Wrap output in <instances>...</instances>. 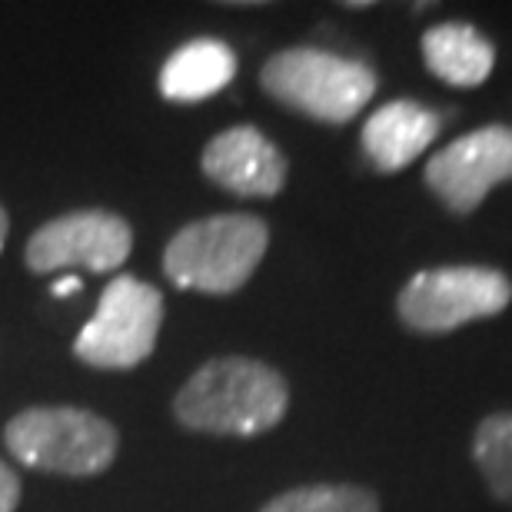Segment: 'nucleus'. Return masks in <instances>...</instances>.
Masks as SVG:
<instances>
[{
	"mask_svg": "<svg viewBox=\"0 0 512 512\" xmlns=\"http://www.w3.org/2000/svg\"><path fill=\"white\" fill-rule=\"evenodd\" d=\"M270 247V227L253 213H217L187 223L163 250V270L180 290L233 293Z\"/></svg>",
	"mask_w": 512,
	"mask_h": 512,
	"instance_id": "f03ea898",
	"label": "nucleus"
},
{
	"mask_svg": "<svg viewBox=\"0 0 512 512\" xmlns=\"http://www.w3.org/2000/svg\"><path fill=\"white\" fill-rule=\"evenodd\" d=\"M4 443L17 463L44 473L97 476L117 456V429L77 406L24 409L7 423Z\"/></svg>",
	"mask_w": 512,
	"mask_h": 512,
	"instance_id": "20e7f679",
	"label": "nucleus"
},
{
	"mask_svg": "<svg viewBox=\"0 0 512 512\" xmlns=\"http://www.w3.org/2000/svg\"><path fill=\"white\" fill-rule=\"evenodd\" d=\"M286 406V380L250 356L203 363L173 399V413L183 426L213 436H260L280 423Z\"/></svg>",
	"mask_w": 512,
	"mask_h": 512,
	"instance_id": "f257e3e1",
	"label": "nucleus"
},
{
	"mask_svg": "<svg viewBox=\"0 0 512 512\" xmlns=\"http://www.w3.org/2000/svg\"><path fill=\"white\" fill-rule=\"evenodd\" d=\"M160 323L163 296L157 286L117 276L100 296L94 320L77 333L74 353L100 370H133L157 350Z\"/></svg>",
	"mask_w": 512,
	"mask_h": 512,
	"instance_id": "423d86ee",
	"label": "nucleus"
},
{
	"mask_svg": "<svg viewBox=\"0 0 512 512\" xmlns=\"http://www.w3.org/2000/svg\"><path fill=\"white\" fill-rule=\"evenodd\" d=\"M133 230L110 210H74L44 223L27 243V266L34 273H54L84 266L90 273H110L130 256Z\"/></svg>",
	"mask_w": 512,
	"mask_h": 512,
	"instance_id": "6e6552de",
	"label": "nucleus"
},
{
	"mask_svg": "<svg viewBox=\"0 0 512 512\" xmlns=\"http://www.w3.org/2000/svg\"><path fill=\"white\" fill-rule=\"evenodd\" d=\"M20 503V483L10 469L0 463V512H14Z\"/></svg>",
	"mask_w": 512,
	"mask_h": 512,
	"instance_id": "2eb2a0df",
	"label": "nucleus"
},
{
	"mask_svg": "<svg viewBox=\"0 0 512 512\" xmlns=\"http://www.w3.org/2000/svg\"><path fill=\"white\" fill-rule=\"evenodd\" d=\"M260 512H380V499L363 486H300L270 499Z\"/></svg>",
	"mask_w": 512,
	"mask_h": 512,
	"instance_id": "4468645a",
	"label": "nucleus"
},
{
	"mask_svg": "<svg viewBox=\"0 0 512 512\" xmlns=\"http://www.w3.org/2000/svg\"><path fill=\"white\" fill-rule=\"evenodd\" d=\"M84 290V283L77 280V276H64V280H57L54 286H50V293L54 296H70V293H80Z\"/></svg>",
	"mask_w": 512,
	"mask_h": 512,
	"instance_id": "dca6fc26",
	"label": "nucleus"
},
{
	"mask_svg": "<svg viewBox=\"0 0 512 512\" xmlns=\"http://www.w3.org/2000/svg\"><path fill=\"white\" fill-rule=\"evenodd\" d=\"M237 77V54L217 37H197L180 50L160 70V94L173 104H197L220 94Z\"/></svg>",
	"mask_w": 512,
	"mask_h": 512,
	"instance_id": "9b49d317",
	"label": "nucleus"
},
{
	"mask_svg": "<svg viewBox=\"0 0 512 512\" xmlns=\"http://www.w3.org/2000/svg\"><path fill=\"white\" fill-rule=\"evenodd\" d=\"M509 303L512 283L506 273L489 266H436L416 273L399 290L396 313L409 330L443 336L503 313Z\"/></svg>",
	"mask_w": 512,
	"mask_h": 512,
	"instance_id": "39448f33",
	"label": "nucleus"
},
{
	"mask_svg": "<svg viewBox=\"0 0 512 512\" xmlns=\"http://www.w3.org/2000/svg\"><path fill=\"white\" fill-rule=\"evenodd\" d=\"M473 459L493 496L512 506V413H493L476 426Z\"/></svg>",
	"mask_w": 512,
	"mask_h": 512,
	"instance_id": "ddd939ff",
	"label": "nucleus"
},
{
	"mask_svg": "<svg viewBox=\"0 0 512 512\" xmlns=\"http://www.w3.org/2000/svg\"><path fill=\"white\" fill-rule=\"evenodd\" d=\"M260 84L273 100L323 124H346L376 94V74L360 60L320 47H290L260 70Z\"/></svg>",
	"mask_w": 512,
	"mask_h": 512,
	"instance_id": "7ed1b4c3",
	"label": "nucleus"
},
{
	"mask_svg": "<svg viewBox=\"0 0 512 512\" xmlns=\"http://www.w3.org/2000/svg\"><path fill=\"white\" fill-rule=\"evenodd\" d=\"M7 230H10V220H7L4 207H0V250H4V243H7Z\"/></svg>",
	"mask_w": 512,
	"mask_h": 512,
	"instance_id": "f3484780",
	"label": "nucleus"
},
{
	"mask_svg": "<svg viewBox=\"0 0 512 512\" xmlns=\"http://www.w3.org/2000/svg\"><path fill=\"white\" fill-rule=\"evenodd\" d=\"M423 177L449 213L469 217L489 190L512 180V130L489 124L466 133L429 157Z\"/></svg>",
	"mask_w": 512,
	"mask_h": 512,
	"instance_id": "0eeeda50",
	"label": "nucleus"
},
{
	"mask_svg": "<svg viewBox=\"0 0 512 512\" xmlns=\"http://www.w3.org/2000/svg\"><path fill=\"white\" fill-rule=\"evenodd\" d=\"M439 133V114L416 100H389L363 124V153L380 173L409 167Z\"/></svg>",
	"mask_w": 512,
	"mask_h": 512,
	"instance_id": "9d476101",
	"label": "nucleus"
},
{
	"mask_svg": "<svg viewBox=\"0 0 512 512\" xmlns=\"http://www.w3.org/2000/svg\"><path fill=\"white\" fill-rule=\"evenodd\" d=\"M423 60L449 87H479L486 84L496 64V47L476 27L449 20L423 34Z\"/></svg>",
	"mask_w": 512,
	"mask_h": 512,
	"instance_id": "f8f14e48",
	"label": "nucleus"
},
{
	"mask_svg": "<svg viewBox=\"0 0 512 512\" xmlns=\"http://www.w3.org/2000/svg\"><path fill=\"white\" fill-rule=\"evenodd\" d=\"M203 173L237 197H276L286 183V160L256 127H230L203 147Z\"/></svg>",
	"mask_w": 512,
	"mask_h": 512,
	"instance_id": "1a4fd4ad",
	"label": "nucleus"
}]
</instances>
